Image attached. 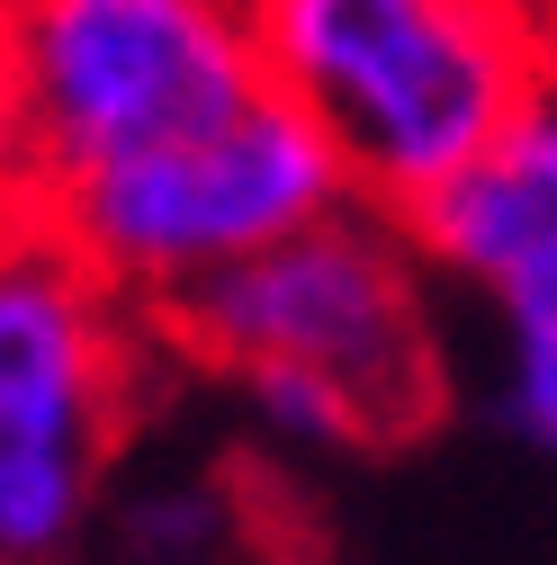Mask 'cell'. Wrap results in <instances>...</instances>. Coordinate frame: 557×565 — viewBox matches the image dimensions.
<instances>
[{
    "mask_svg": "<svg viewBox=\"0 0 557 565\" xmlns=\"http://www.w3.org/2000/svg\"><path fill=\"white\" fill-rule=\"evenodd\" d=\"M423 252L378 206L234 260L189 306H171L180 341L217 360L252 422L288 449H360L396 440L441 404V341L423 297Z\"/></svg>",
    "mask_w": 557,
    "mask_h": 565,
    "instance_id": "6da1fadb",
    "label": "cell"
},
{
    "mask_svg": "<svg viewBox=\"0 0 557 565\" xmlns=\"http://www.w3.org/2000/svg\"><path fill=\"white\" fill-rule=\"evenodd\" d=\"M270 90L306 108L360 206H423L548 99L539 0H252Z\"/></svg>",
    "mask_w": 557,
    "mask_h": 565,
    "instance_id": "7a4b0ae2",
    "label": "cell"
},
{
    "mask_svg": "<svg viewBox=\"0 0 557 565\" xmlns=\"http://www.w3.org/2000/svg\"><path fill=\"white\" fill-rule=\"evenodd\" d=\"M28 206L270 90L252 0H0Z\"/></svg>",
    "mask_w": 557,
    "mask_h": 565,
    "instance_id": "3957f363",
    "label": "cell"
},
{
    "mask_svg": "<svg viewBox=\"0 0 557 565\" xmlns=\"http://www.w3.org/2000/svg\"><path fill=\"white\" fill-rule=\"evenodd\" d=\"M145 306L63 243L36 206L0 225V556L54 565L99 512L135 360H145Z\"/></svg>",
    "mask_w": 557,
    "mask_h": 565,
    "instance_id": "277c9868",
    "label": "cell"
},
{
    "mask_svg": "<svg viewBox=\"0 0 557 565\" xmlns=\"http://www.w3.org/2000/svg\"><path fill=\"white\" fill-rule=\"evenodd\" d=\"M341 206H351L341 153L306 126V108L261 90L225 126H198L180 145H154L135 162H108V171H91L73 189L36 198V216L117 297L171 315L207 278H225L234 260L341 216Z\"/></svg>",
    "mask_w": 557,
    "mask_h": 565,
    "instance_id": "5b68a950",
    "label": "cell"
},
{
    "mask_svg": "<svg viewBox=\"0 0 557 565\" xmlns=\"http://www.w3.org/2000/svg\"><path fill=\"white\" fill-rule=\"evenodd\" d=\"M432 278H459L476 297H504L513 278L557 252V90L530 99L476 162H459L423 206L396 216Z\"/></svg>",
    "mask_w": 557,
    "mask_h": 565,
    "instance_id": "8992f818",
    "label": "cell"
},
{
    "mask_svg": "<svg viewBox=\"0 0 557 565\" xmlns=\"http://www.w3.org/2000/svg\"><path fill=\"white\" fill-rule=\"evenodd\" d=\"M495 413L557 458V252H539L495 297Z\"/></svg>",
    "mask_w": 557,
    "mask_h": 565,
    "instance_id": "52a82bcc",
    "label": "cell"
},
{
    "mask_svg": "<svg viewBox=\"0 0 557 565\" xmlns=\"http://www.w3.org/2000/svg\"><path fill=\"white\" fill-rule=\"evenodd\" d=\"M28 206V171H19V117H10V54H0V225Z\"/></svg>",
    "mask_w": 557,
    "mask_h": 565,
    "instance_id": "ba28073f",
    "label": "cell"
},
{
    "mask_svg": "<svg viewBox=\"0 0 557 565\" xmlns=\"http://www.w3.org/2000/svg\"><path fill=\"white\" fill-rule=\"evenodd\" d=\"M0 565H10V556H0Z\"/></svg>",
    "mask_w": 557,
    "mask_h": 565,
    "instance_id": "9c48e42d",
    "label": "cell"
}]
</instances>
